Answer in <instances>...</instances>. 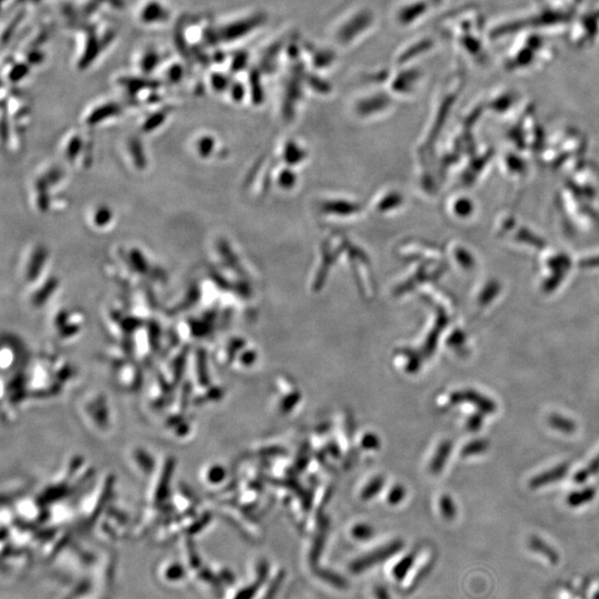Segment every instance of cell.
Segmentation results:
<instances>
[{
    "label": "cell",
    "mask_w": 599,
    "mask_h": 599,
    "mask_svg": "<svg viewBox=\"0 0 599 599\" xmlns=\"http://www.w3.org/2000/svg\"><path fill=\"white\" fill-rule=\"evenodd\" d=\"M37 2H39V0H37Z\"/></svg>",
    "instance_id": "cell-24"
},
{
    "label": "cell",
    "mask_w": 599,
    "mask_h": 599,
    "mask_svg": "<svg viewBox=\"0 0 599 599\" xmlns=\"http://www.w3.org/2000/svg\"><path fill=\"white\" fill-rule=\"evenodd\" d=\"M30 73V64L28 61H12L8 65L7 79L9 83L20 84V81L27 78Z\"/></svg>",
    "instance_id": "cell-12"
},
{
    "label": "cell",
    "mask_w": 599,
    "mask_h": 599,
    "mask_svg": "<svg viewBox=\"0 0 599 599\" xmlns=\"http://www.w3.org/2000/svg\"><path fill=\"white\" fill-rule=\"evenodd\" d=\"M549 425L562 433L571 434L576 431V425L570 418L560 416V414H552L548 418Z\"/></svg>",
    "instance_id": "cell-17"
},
{
    "label": "cell",
    "mask_w": 599,
    "mask_h": 599,
    "mask_svg": "<svg viewBox=\"0 0 599 599\" xmlns=\"http://www.w3.org/2000/svg\"><path fill=\"white\" fill-rule=\"evenodd\" d=\"M596 490L593 488L584 489L582 490H578V492L571 493L567 498V503L571 507H579L584 506L593 501V498H595Z\"/></svg>",
    "instance_id": "cell-16"
},
{
    "label": "cell",
    "mask_w": 599,
    "mask_h": 599,
    "mask_svg": "<svg viewBox=\"0 0 599 599\" xmlns=\"http://www.w3.org/2000/svg\"><path fill=\"white\" fill-rule=\"evenodd\" d=\"M208 85L211 90H214L215 93H222L228 92L231 83H230L228 77L225 76L223 71L213 70L208 76Z\"/></svg>",
    "instance_id": "cell-15"
},
{
    "label": "cell",
    "mask_w": 599,
    "mask_h": 599,
    "mask_svg": "<svg viewBox=\"0 0 599 599\" xmlns=\"http://www.w3.org/2000/svg\"><path fill=\"white\" fill-rule=\"evenodd\" d=\"M599 472V454L596 458H594L592 463L587 468H583L582 471H579L578 474L574 476V482L578 484H583L587 482L589 477L592 475H596Z\"/></svg>",
    "instance_id": "cell-19"
},
{
    "label": "cell",
    "mask_w": 599,
    "mask_h": 599,
    "mask_svg": "<svg viewBox=\"0 0 599 599\" xmlns=\"http://www.w3.org/2000/svg\"><path fill=\"white\" fill-rule=\"evenodd\" d=\"M215 146V138L209 136V134H202L195 142V150L202 159H208L213 155Z\"/></svg>",
    "instance_id": "cell-14"
},
{
    "label": "cell",
    "mask_w": 599,
    "mask_h": 599,
    "mask_svg": "<svg viewBox=\"0 0 599 599\" xmlns=\"http://www.w3.org/2000/svg\"><path fill=\"white\" fill-rule=\"evenodd\" d=\"M255 17L233 18L231 20L222 22L215 26L219 43H233L246 37L255 26Z\"/></svg>",
    "instance_id": "cell-4"
},
{
    "label": "cell",
    "mask_w": 599,
    "mask_h": 599,
    "mask_svg": "<svg viewBox=\"0 0 599 599\" xmlns=\"http://www.w3.org/2000/svg\"><path fill=\"white\" fill-rule=\"evenodd\" d=\"M161 53L159 49L153 46L142 48L136 57L137 73L150 76L159 71L160 67L166 61V58L162 57Z\"/></svg>",
    "instance_id": "cell-6"
},
{
    "label": "cell",
    "mask_w": 599,
    "mask_h": 599,
    "mask_svg": "<svg viewBox=\"0 0 599 599\" xmlns=\"http://www.w3.org/2000/svg\"><path fill=\"white\" fill-rule=\"evenodd\" d=\"M46 251L38 249L30 256L28 268L26 269V277L28 276L31 280H35L36 277L39 276L42 271V265L46 263Z\"/></svg>",
    "instance_id": "cell-13"
},
{
    "label": "cell",
    "mask_w": 599,
    "mask_h": 599,
    "mask_svg": "<svg viewBox=\"0 0 599 599\" xmlns=\"http://www.w3.org/2000/svg\"><path fill=\"white\" fill-rule=\"evenodd\" d=\"M6 2H8V0H3L4 4H6Z\"/></svg>",
    "instance_id": "cell-23"
},
{
    "label": "cell",
    "mask_w": 599,
    "mask_h": 599,
    "mask_svg": "<svg viewBox=\"0 0 599 599\" xmlns=\"http://www.w3.org/2000/svg\"><path fill=\"white\" fill-rule=\"evenodd\" d=\"M543 36V35H542ZM538 34L525 35L513 44L506 57V66L513 71H526L547 62V58L535 55L536 53H553L551 45Z\"/></svg>",
    "instance_id": "cell-1"
},
{
    "label": "cell",
    "mask_w": 599,
    "mask_h": 599,
    "mask_svg": "<svg viewBox=\"0 0 599 599\" xmlns=\"http://www.w3.org/2000/svg\"><path fill=\"white\" fill-rule=\"evenodd\" d=\"M489 448V443L484 440L475 441L474 443H472L470 447L466 448L465 452L467 454H480L485 452Z\"/></svg>",
    "instance_id": "cell-21"
},
{
    "label": "cell",
    "mask_w": 599,
    "mask_h": 599,
    "mask_svg": "<svg viewBox=\"0 0 599 599\" xmlns=\"http://www.w3.org/2000/svg\"><path fill=\"white\" fill-rule=\"evenodd\" d=\"M158 73L160 74V83L179 85L186 77V67L178 60H166Z\"/></svg>",
    "instance_id": "cell-7"
},
{
    "label": "cell",
    "mask_w": 599,
    "mask_h": 599,
    "mask_svg": "<svg viewBox=\"0 0 599 599\" xmlns=\"http://www.w3.org/2000/svg\"><path fill=\"white\" fill-rule=\"evenodd\" d=\"M567 472H569V464H561V465L554 467L552 470L535 476L534 479H531L530 486L531 489L536 490L542 488V486L555 483V482L561 481L567 474Z\"/></svg>",
    "instance_id": "cell-8"
},
{
    "label": "cell",
    "mask_w": 599,
    "mask_h": 599,
    "mask_svg": "<svg viewBox=\"0 0 599 599\" xmlns=\"http://www.w3.org/2000/svg\"><path fill=\"white\" fill-rule=\"evenodd\" d=\"M170 115V110L161 108L159 110L152 111L151 114L145 117L142 123V132L150 133L161 127L166 123Z\"/></svg>",
    "instance_id": "cell-11"
},
{
    "label": "cell",
    "mask_w": 599,
    "mask_h": 599,
    "mask_svg": "<svg viewBox=\"0 0 599 599\" xmlns=\"http://www.w3.org/2000/svg\"><path fill=\"white\" fill-rule=\"evenodd\" d=\"M136 17L139 24L153 28L168 24L173 17V11L164 0H142Z\"/></svg>",
    "instance_id": "cell-2"
},
{
    "label": "cell",
    "mask_w": 599,
    "mask_h": 599,
    "mask_svg": "<svg viewBox=\"0 0 599 599\" xmlns=\"http://www.w3.org/2000/svg\"><path fill=\"white\" fill-rule=\"evenodd\" d=\"M121 112H123V106L117 101L98 102L85 112L84 121L88 127H93V125H101L106 121L117 118Z\"/></svg>",
    "instance_id": "cell-5"
},
{
    "label": "cell",
    "mask_w": 599,
    "mask_h": 599,
    "mask_svg": "<svg viewBox=\"0 0 599 599\" xmlns=\"http://www.w3.org/2000/svg\"><path fill=\"white\" fill-rule=\"evenodd\" d=\"M102 47L101 37L96 31H81L77 43V66L78 69H85L93 64L99 56Z\"/></svg>",
    "instance_id": "cell-3"
},
{
    "label": "cell",
    "mask_w": 599,
    "mask_h": 599,
    "mask_svg": "<svg viewBox=\"0 0 599 599\" xmlns=\"http://www.w3.org/2000/svg\"><path fill=\"white\" fill-rule=\"evenodd\" d=\"M540 3L545 4L548 13H553V15L565 17L569 16L570 13L575 11L574 8L579 6V4L582 0H539Z\"/></svg>",
    "instance_id": "cell-9"
},
{
    "label": "cell",
    "mask_w": 599,
    "mask_h": 599,
    "mask_svg": "<svg viewBox=\"0 0 599 599\" xmlns=\"http://www.w3.org/2000/svg\"><path fill=\"white\" fill-rule=\"evenodd\" d=\"M465 396L470 402L474 403L476 407L480 408L481 411H483L484 413L492 414L497 411V405H495L493 401L485 398L483 395L471 392V393H466Z\"/></svg>",
    "instance_id": "cell-18"
},
{
    "label": "cell",
    "mask_w": 599,
    "mask_h": 599,
    "mask_svg": "<svg viewBox=\"0 0 599 599\" xmlns=\"http://www.w3.org/2000/svg\"><path fill=\"white\" fill-rule=\"evenodd\" d=\"M81 150H83V139L74 134V136L69 138V143H67L65 148L66 157L70 160H74L78 157Z\"/></svg>",
    "instance_id": "cell-20"
},
{
    "label": "cell",
    "mask_w": 599,
    "mask_h": 599,
    "mask_svg": "<svg viewBox=\"0 0 599 599\" xmlns=\"http://www.w3.org/2000/svg\"><path fill=\"white\" fill-rule=\"evenodd\" d=\"M92 224L96 229H106L114 222L115 215L109 206L105 205L97 206L92 213Z\"/></svg>",
    "instance_id": "cell-10"
},
{
    "label": "cell",
    "mask_w": 599,
    "mask_h": 599,
    "mask_svg": "<svg viewBox=\"0 0 599 599\" xmlns=\"http://www.w3.org/2000/svg\"><path fill=\"white\" fill-rule=\"evenodd\" d=\"M481 423H482V418L479 417H475L473 418L471 422V426L470 429L473 431L479 430L481 427Z\"/></svg>",
    "instance_id": "cell-22"
}]
</instances>
